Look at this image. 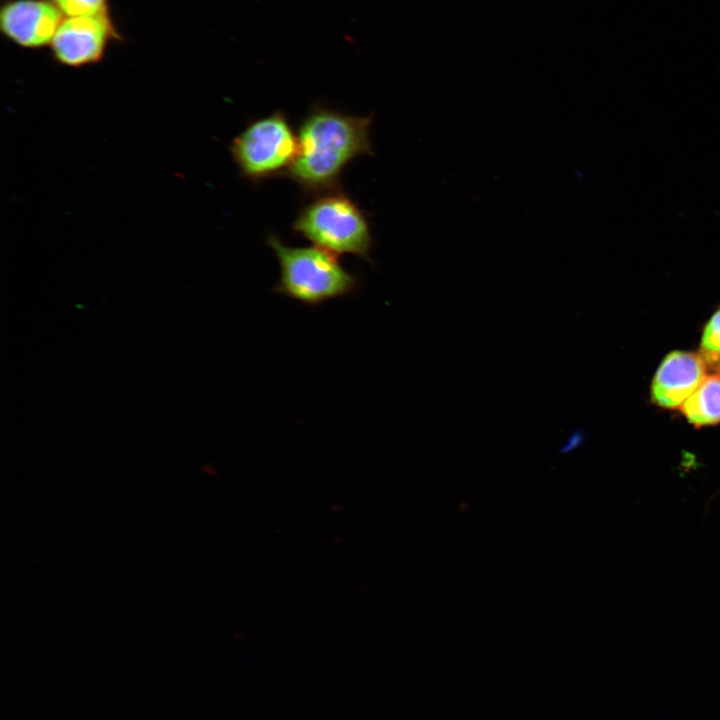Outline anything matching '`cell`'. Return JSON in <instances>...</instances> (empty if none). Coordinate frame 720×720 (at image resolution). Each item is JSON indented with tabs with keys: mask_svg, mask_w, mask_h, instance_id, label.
<instances>
[{
	"mask_svg": "<svg viewBox=\"0 0 720 720\" xmlns=\"http://www.w3.org/2000/svg\"><path fill=\"white\" fill-rule=\"evenodd\" d=\"M701 357L705 362L720 361V309H718L704 327L701 338Z\"/></svg>",
	"mask_w": 720,
	"mask_h": 720,
	"instance_id": "obj_9",
	"label": "cell"
},
{
	"mask_svg": "<svg viewBox=\"0 0 720 720\" xmlns=\"http://www.w3.org/2000/svg\"><path fill=\"white\" fill-rule=\"evenodd\" d=\"M67 17L106 14V0H53Z\"/></svg>",
	"mask_w": 720,
	"mask_h": 720,
	"instance_id": "obj_10",
	"label": "cell"
},
{
	"mask_svg": "<svg viewBox=\"0 0 720 720\" xmlns=\"http://www.w3.org/2000/svg\"><path fill=\"white\" fill-rule=\"evenodd\" d=\"M292 229L336 255L353 254L373 263L368 217L342 188L316 194L299 209Z\"/></svg>",
	"mask_w": 720,
	"mask_h": 720,
	"instance_id": "obj_3",
	"label": "cell"
},
{
	"mask_svg": "<svg viewBox=\"0 0 720 720\" xmlns=\"http://www.w3.org/2000/svg\"><path fill=\"white\" fill-rule=\"evenodd\" d=\"M687 420L695 426L720 422V375H707L680 406Z\"/></svg>",
	"mask_w": 720,
	"mask_h": 720,
	"instance_id": "obj_8",
	"label": "cell"
},
{
	"mask_svg": "<svg viewBox=\"0 0 720 720\" xmlns=\"http://www.w3.org/2000/svg\"><path fill=\"white\" fill-rule=\"evenodd\" d=\"M705 377L701 355L674 351L660 363L651 385L652 401L664 408L680 407Z\"/></svg>",
	"mask_w": 720,
	"mask_h": 720,
	"instance_id": "obj_7",
	"label": "cell"
},
{
	"mask_svg": "<svg viewBox=\"0 0 720 720\" xmlns=\"http://www.w3.org/2000/svg\"><path fill=\"white\" fill-rule=\"evenodd\" d=\"M63 13L44 0H17L7 3L0 13L2 32L15 43L37 48L51 43L63 21Z\"/></svg>",
	"mask_w": 720,
	"mask_h": 720,
	"instance_id": "obj_6",
	"label": "cell"
},
{
	"mask_svg": "<svg viewBox=\"0 0 720 720\" xmlns=\"http://www.w3.org/2000/svg\"><path fill=\"white\" fill-rule=\"evenodd\" d=\"M266 243L279 265L274 293L317 307L359 292L358 276L342 266L338 255L318 246H288L272 233L266 236Z\"/></svg>",
	"mask_w": 720,
	"mask_h": 720,
	"instance_id": "obj_2",
	"label": "cell"
},
{
	"mask_svg": "<svg viewBox=\"0 0 720 720\" xmlns=\"http://www.w3.org/2000/svg\"><path fill=\"white\" fill-rule=\"evenodd\" d=\"M373 114L354 116L315 104L297 129L298 155L286 173L304 192L340 189L344 168L361 155L373 156Z\"/></svg>",
	"mask_w": 720,
	"mask_h": 720,
	"instance_id": "obj_1",
	"label": "cell"
},
{
	"mask_svg": "<svg viewBox=\"0 0 720 720\" xmlns=\"http://www.w3.org/2000/svg\"><path fill=\"white\" fill-rule=\"evenodd\" d=\"M298 149L297 133L280 110L251 121L230 146L240 175L253 183L285 176Z\"/></svg>",
	"mask_w": 720,
	"mask_h": 720,
	"instance_id": "obj_4",
	"label": "cell"
},
{
	"mask_svg": "<svg viewBox=\"0 0 720 720\" xmlns=\"http://www.w3.org/2000/svg\"><path fill=\"white\" fill-rule=\"evenodd\" d=\"M111 32L106 14L68 17L62 21L51 42L54 55L60 63L69 66L97 62Z\"/></svg>",
	"mask_w": 720,
	"mask_h": 720,
	"instance_id": "obj_5",
	"label": "cell"
}]
</instances>
